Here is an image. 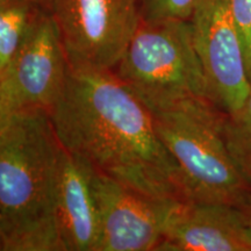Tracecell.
<instances>
[{"instance_id":"1","label":"cell","mask_w":251,"mask_h":251,"mask_svg":"<svg viewBox=\"0 0 251 251\" xmlns=\"http://www.w3.org/2000/svg\"><path fill=\"white\" fill-rule=\"evenodd\" d=\"M49 114L62 146L97 170L150 197L190 201L151 112L113 70L70 67L65 92Z\"/></svg>"},{"instance_id":"2","label":"cell","mask_w":251,"mask_h":251,"mask_svg":"<svg viewBox=\"0 0 251 251\" xmlns=\"http://www.w3.org/2000/svg\"><path fill=\"white\" fill-rule=\"evenodd\" d=\"M59 148L46 109L0 117L1 251H64L56 218Z\"/></svg>"},{"instance_id":"3","label":"cell","mask_w":251,"mask_h":251,"mask_svg":"<svg viewBox=\"0 0 251 251\" xmlns=\"http://www.w3.org/2000/svg\"><path fill=\"white\" fill-rule=\"evenodd\" d=\"M149 111L159 139L179 165L188 199L242 205L251 188L226 144L225 112L208 100Z\"/></svg>"},{"instance_id":"4","label":"cell","mask_w":251,"mask_h":251,"mask_svg":"<svg viewBox=\"0 0 251 251\" xmlns=\"http://www.w3.org/2000/svg\"><path fill=\"white\" fill-rule=\"evenodd\" d=\"M113 71L149 109L212 101L188 20H141Z\"/></svg>"},{"instance_id":"5","label":"cell","mask_w":251,"mask_h":251,"mask_svg":"<svg viewBox=\"0 0 251 251\" xmlns=\"http://www.w3.org/2000/svg\"><path fill=\"white\" fill-rule=\"evenodd\" d=\"M71 68L114 70L142 20L139 0H56L51 9Z\"/></svg>"},{"instance_id":"6","label":"cell","mask_w":251,"mask_h":251,"mask_svg":"<svg viewBox=\"0 0 251 251\" xmlns=\"http://www.w3.org/2000/svg\"><path fill=\"white\" fill-rule=\"evenodd\" d=\"M70 63L51 13L41 9L18 54L0 71V117L50 111L67 89Z\"/></svg>"},{"instance_id":"7","label":"cell","mask_w":251,"mask_h":251,"mask_svg":"<svg viewBox=\"0 0 251 251\" xmlns=\"http://www.w3.org/2000/svg\"><path fill=\"white\" fill-rule=\"evenodd\" d=\"M211 100L225 113L242 106L251 90L231 0H197L190 18Z\"/></svg>"},{"instance_id":"8","label":"cell","mask_w":251,"mask_h":251,"mask_svg":"<svg viewBox=\"0 0 251 251\" xmlns=\"http://www.w3.org/2000/svg\"><path fill=\"white\" fill-rule=\"evenodd\" d=\"M101 234L97 251L157 250L178 202L131 188L96 169Z\"/></svg>"},{"instance_id":"9","label":"cell","mask_w":251,"mask_h":251,"mask_svg":"<svg viewBox=\"0 0 251 251\" xmlns=\"http://www.w3.org/2000/svg\"><path fill=\"white\" fill-rule=\"evenodd\" d=\"M157 250L251 251V234L238 206L180 201L168 220Z\"/></svg>"},{"instance_id":"10","label":"cell","mask_w":251,"mask_h":251,"mask_svg":"<svg viewBox=\"0 0 251 251\" xmlns=\"http://www.w3.org/2000/svg\"><path fill=\"white\" fill-rule=\"evenodd\" d=\"M96 168L61 144L56 178V218L64 251L98 250L101 221Z\"/></svg>"},{"instance_id":"11","label":"cell","mask_w":251,"mask_h":251,"mask_svg":"<svg viewBox=\"0 0 251 251\" xmlns=\"http://www.w3.org/2000/svg\"><path fill=\"white\" fill-rule=\"evenodd\" d=\"M41 9L26 0H0V71L18 54Z\"/></svg>"},{"instance_id":"12","label":"cell","mask_w":251,"mask_h":251,"mask_svg":"<svg viewBox=\"0 0 251 251\" xmlns=\"http://www.w3.org/2000/svg\"><path fill=\"white\" fill-rule=\"evenodd\" d=\"M222 133L235 164L251 188V90L240 108L225 113Z\"/></svg>"},{"instance_id":"13","label":"cell","mask_w":251,"mask_h":251,"mask_svg":"<svg viewBox=\"0 0 251 251\" xmlns=\"http://www.w3.org/2000/svg\"><path fill=\"white\" fill-rule=\"evenodd\" d=\"M144 21L190 20L197 0H139Z\"/></svg>"},{"instance_id":"14","label":"cell","mask_w":251,"mask_h":251,"mask_svg":"<svg viewBox=\"0 0 251 251\" xmlns=\"http://www.w3.org/2000/svg\"><path fill=\"white\" fill-rule=\"evenodd\" d=\"M231 9L242 42L248 77L251 83V0H231Z\"/></svg>"},{"instance_id":"15","label":"cell","mask_w":251,"mask_h":251,"mask_svg":"<svg viewBox=\"0 0 251 251\" xmlns=\"http://www.w3.org/2000/svg\"><path fill=\"white\" fill-rule=\"evenodd\" d=\"M240 208L242 209L243 213H244V216H246L248 227H249V230H250V234H251V191L249 192V194L247 196L246 200H244V202L240 206Z\"/></svg>"},{"instance_id":"16","label":"cell","mask_w":251,"mask_h":251,"mask_svg":"<svg viewBox=\"0 0 251 251\" xmlns=\"http://www.w3.org/2000/svg\"><path fill=\"white\" fill-rule=\"evenodd\" d=\"M26 1L39 6V7L46 9V11L51 12V9H52V7H54V4H55L56 0H26Z\"/></svg>"}]
</instances>
